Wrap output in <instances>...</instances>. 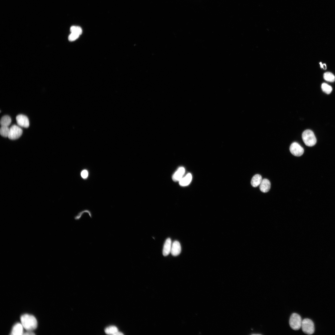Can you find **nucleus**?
Segmentation results:
<instances>
[{"mask_svg":"<svg viewBox=\"0 0 335 335\" xmlns=\"http://www.w3.org/2000/svg\"><path fill=\"white\" fill-rule=\"evenodd\" d=\"M20 320L23 327L27 331H32L37 327V320L32 315L24 314L21 316Z\"/></svg>","mask_w":335,"mask_h":335,"instance_id":"1","label":"nucleus"},{"mask_svg":"<svg viewBox=\"0 0 335 335\" xmlns=\"http://www.w3.org/2000/svg\"><path fill=\"white\" fill-rule=\"evenodd\" d=\"M302 140L305 144L308 146H312L316 143V139L314 132L311 130L304 131L302 134Z\"/></svg>","mask_w":335,"mask_h":335,"instance_id":"2","label":"nucleus"},{"mask_svg":"<svg viewBox=\"0 0 335 335\" xmlns=\"http://www.w3.org/2000/svg\"><path fill=\"white\" fill-rule=\"evenodd\" d=\"M302 320L301 316L298 314L293 313L291 315L289 324L291 328L294 330H297L301 327Z\"/></svg>","mask_w":335,"mask_h":335,"instance_id":"3","label":"nucleus"},{"mask_svg":"<svg viewBox=\"0 0 335 335\" xmlns=\"http://www.w3.org/2000/svg\"><path fill=\"white\" fill-rule=\"evenodd\" d=\"M301 327L303 332L306 334L311 335L314 332V324L310 319L306 318L303 319L302 320Z\"/></svg>","mask_w":335,"mask_h":335,"instance_id":"4","label":"nucleus"},{"mask_svg":"<svg viewBox=\"0 0 335 335\" xmlns=\"http://www.w3.org/2000/svg\"><path fill=\"white\" fill-rule=\"evenodd\" d=\"M22 130L17 125H14L10 128L8 138L11 140H16L19 138L22 135Z\"/></svg>","mask_w":335,"mask_h":335,"instance_id":"5","label":"nucleus"},{"mask_svg":"<svg viewBox=\"0 0 335 335\" xmlns=\"http://www.w3.org/2000/svg\"><path fill=\"white\" fill-rule=\"evenodd\" d=\"M289 150L291 153L296 156L302 155L304 152L303 148L297 142H294L291 144Z\"/></svg>","mask_w":335,"mask_h":335,"instance_id":"6","label":"nucleus"},{"mask_svg":"<svg viewBox=\"0 0 335 335\" xmlns=\"http://www.w3.org/2000/svg\"><path fill=\"white\" fill-rule=\"evenodd\" d=\"M17 124L20 126L27 128L29 126V122L28 117L23 114H19L16 117Z\"/></svg>","mask_w":335,"mask_h":335,"instance_id":"7","label":"nucleus"},{"mask_svg":"<svg viewBox=\"0 0 335 335\" xmlns=\"http://www.w3.org/2000/svg\"><path fill=\"white\" fill-rule=\"evenodd\" d=\"M181 251V247L179 242L175 240L172 243L171 253L172 255L176 256L179 255Z\"/></svg>","mask_w":335,"mask_h":335,"instance_id":"8","label":"nucleus"},{"mask_svg":"<svg viewBox=\"0 0 335 335\" xmlns=\"http://www.w3.org/2000/svg\"><path fill=\"white\" fill-rule=\"evenodd\" d=\"M185 172V169L183 167H179L173 175V180L175 181H179L183 177Z\"/></svg>","mask_w":335,"mask_h":335,"instance_id":"9","label":"nucleus"},{"mask_svg":"<svg viewBox=\"0 0 335 335\" xmlns=\"http://www.w3.org/2000/svg\"><path fill=\"white\" fill-rule=\"evenodd\" d=\"M172 245L171 239L168 238L165 242L163 248V254L164 256H166L171 253Z\"/></svg>","mask_w":335,"mask_h":335,"instance_id":"10","label":"nucleus"},{"mask_svg":"<svg viewBox=\"0 0 335 335\" xmlns=\"http://www.w3.org/2000/svg\"><path fill=\"white\" fill-rule=\"evenodd\" d=\"M270 181L267 179H264L260 185V189L262 192L266 193L270 190Z\"/></svg>","mask_w":335,"mask_h":335,"instance_id":"11","label":"nucleus"},{"mask_svg":"<svg viewBox=\"0 0 335 335\" xmlns=\"http://www.w3.org/2000/svg\"><path fill=\"white\" fill-rule=\"evenodd\" d=\"M23 327L21 324L17 323L13 327L12 331L11 334L14 335H20L23 334Z\"/></svg>","mask_w":335,"mask_h":335,"instance_id":"12","label":"nucleus"},{"mask_svg":"<svg viewBox=\"0 0 335 335\" xmlns=\"http://www.w3.org/2000/svg\"><path fill=\"white\" fill-rule=\"evenodd\" d=\"M192 179V176L190 173H188L185 176L183 177L179 181V184L181 186H186L189 185Z\"/></svg>","mask_w":335,"mask_h":335,"instance_id":"13","label":"nucleus"},{"mask_svg":"<svg viewBox=\"0 0 335 335\" xmlns=\"http://www.w3.org/2000/svg\"><path fill=\"white\" fill-rule=\"evenodd\" d=\"M262 180V178L261 175L258 174H256L252 178L251 184L253 187H257L260 184Z\"/></svg>","mask_w":335,"mask_h":335,"instance_id":"14","label":"nucleus"},{"mask_svg":"<svg viewBox=\"0 0 335 335\" xmlns=\"http://www.w3.org/2000/svg\"><path fill=\"white\" fill-rule=\"evenodd\" d=\"M11 118L9 116L5 115L1 118L0 124L1 126L8 127L11 124Z\"/></svg>","mask_w":335,"mask_h":335,"instance_id":"15","label":"nucleus"},{"mask_svg":"<svg viewBox=\"0 0 335 335\" xmlns=\"http://www.w3.org/2000/svg\"><path fill=\"white\" fill-rule=\"evenodd\" d=\"M85 213H87L91 218H92V214L91 211L88 209H85L79 212L78 214L75 216L74 219L76 220H79L81 217Z\"/></svg>","mask_w":335,"mask_h":335,"instance_id":"16","label":"nucleus"},{"mask_svg":"<svg viewBox=\"0 0 335 335\" xmlns=\"http://www.w3.org/2000/svg\"><path fill=\"white\" fill-rule=\"evenodd\" d=\"M118 331L117 328L114 326H110L106 328L105 329V333L107 334L114 335Z\"/></svg>","mask_w":335,"mask_h":335,"instance_id":"17","label":"nucleus"},{"mask_svg":"<svg viewBox=\"0 0 335 335\" xmlns=\"http://www.w3.org/2000/svg\"><path fill=\"white\" fill-rule=\"evenodd\" d=\"M323 77L325 80L328 82H332L335 81V76L330 72L325 73L324 74Z\"/></svg>","mask_w":335,"mask_h":335,"instance_id":"18","label":"nucleus"},{"mask_svg":"<svg viewBox=\"0 0 335 335\" xmlns=\"http://www.w3.org/2000/svg\"><path fill=\"white\" fill-rule=\"evenodd\" d=\"M321 88L322 91L327 94H329L332 91V87L325 83L322 84Z\"/></svg>","mask_w":335,"mask_h":335,"instance_id":"19","label":"nucleus"},{"mask_svg":"<svg viewBox=\"0 0 335 335\" xmlns=\"http://www.w3.org/2000/svg\"><path fill=\"white\" fill-rule=\"evenodd\" d=\"M9 130L10 128L8 127L2 126L0 129V135L4 137H8Z\"/></svg>","mask_w":335,"mask_h":335,"instance_id":"20","label":"nucleus"},{"mask_svg":"<svg viewBox=\"0 0 335 335\" xmlns=\"http://www.w3.org/2000/svg\"><path fill=\"white\" fill-rule=\"evenodd\" d=\"M80 175L83 179L87 180L89 176V171L87 168L83 169L80 172Z\"/></svg>","mask_w":335,"mask_h":335,"instance_id":"21","label":"nucleus"},{"mask_svg":"<svg viewBox=\"0 0 335 335\" xmlns=\"http://www.w3.org/2000/svg\"><path fill=\"white\" fill-rule=\"evenodd\" d=\"M71 33H74L79 35L81 34L82 32V29L80 27L78 26H73L70 28Z\"/></svg>","mask_w":335,"mask_h":335,"instance_id":"22","label":"nucleus"},{"mask_svg":"<svg viewBox=\"0 0 335 335\" xmlns=\"http://www.w3.org/2000/svg\"><path fill=\"white\" fill-rule=\"evenodd\" d=\"M79 36V35L74 33H71L68 37V39L69 41H73L77 39Z\"/></svg>","mask_w":335,"mask_h":335,"instance_id":"23","label":"nucleus"},{"mask_svg":"<svg viewBox=\"0 0 335 335\" xmlns=\"http://www.w3.org/2000/svg\"><path fill=\"white\" fill-rule=\"evenodd\" d=\"M24 335H34L35 334L33 332H32V331H28L27 332L25 333Z\"/></svg>","mask_w":335,"mask_h":335,"instance_id":"24","label":"nucleus"},{"mask_svg":"<svg viewBox=\"0 0 335 335\" xmlns=\"http://www.w3.org/2000/svg\"><path fill=\"white\" fill-rule=\"evenodd\" d=\"M123 334L122 333H121L120 332H119L118 331V332H117L116 333H115L114 335H123Z\"/></svg>","mask_w":335,"mask_h":335,"instance_id":"25","label":"nucleus"},{"mask_svg":"<svg viewBox=\"0 0 335 335\" xmlns=\"http://www.w3.org/2000/svg\"><path fill=\"white\" fill-rule=\"evenodd\" d=\"M324 69H326V65L325 64H323L322 65V68Z\"/></svg>","mask_w":335,"mask_h":335,"instance_id":"26","label":"nucleus"}]
</instances>
